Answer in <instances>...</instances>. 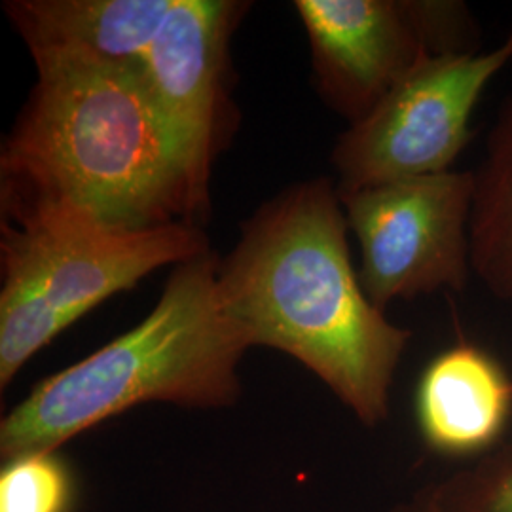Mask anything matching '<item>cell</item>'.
I'll return each mask as SVG.
<instances>
[{"mask_svg":"<svg viewBox=\"0 0 512 512\" xmlns=\"http://www.w3.org/2000/svg\"><path fill=\"white\" fill-rule=\"evenodd\" d=\"M348 234L332 179L291 186L241 224L234 251L219 262L217 287L253 348L291 355L374 429L389 418L412 332L366 296Z\"/></svg>","mask_w":512,"mask_h":512,"instance_id":"1","label":"cell"},{"mask_svg":"<svg viewBox=\"0 0 512 512\" xmlns=\"http://www.w3.org/2000/svg\"><path fill=\"white\" fill-rule=\"evenodd\" d=\"M141 67L37 69L2 143V211L69 205L129 232L203 219Z\"/></svg>","mask_w":512,"mask_h":512,"instance_id":"2","label":"cell"},{"mask_svg":"<svg viewBox=\"0 0 512 512\" xmlns=\"http://www.w3.org/2000/svg\"><path fill=\"white\" fill-rule=\"evenodd\" d=\"M209 251L175 266L135 329L46 378L0 423L4 461L59 446L139 404L224 408L241 395L249 336L228 315Z\"/></svg>","mask_w":512,"mask_h":512,"instance_id":"3","label":"cell"},{"mask_svg":"<svg viewBox=\"0 0 512 512\" xmlns=\"http://www.w3.org/2000/svg\"><path fill=\"white\" fill-rule=\"evenodd\" d=\"M209 251L198 224L116 230L69 205L2 211L0 387L110 296Z\"/></svg>","mask_w":512,"mask_h":512,"instance_id":"4","label":"cell"},{"mask_svg":"<svg viewBox=\"0 0 512 512\" xmlns=\"http://www.w3.org/2000/svg\"><path fill=\"white\" fill-rule=\"evenodd\" d=\"M321 99L361 122L427 57L480 52L459 0H296Z\"/></svg>","mask_w":512,"mask_h":512,"instance_id":"5","label":"cell"},{"mask_svg":"<svg viewBox=\"0 0 512 512\" xmlns=\"http://www.w3.org/2000/svg\"><path fill=\"white\" fill-rule=\"evenodd\" d=\"M512 63V29L492 50L427 57L332 150L338 194L452 171L490 82Z\"/></svg>","mask_w":512,"mask_h":512,"instance_id":"6","label":"cell"},{"mask_svg":"<svg viewBox=\"0 0 512 512\" xmlns=\"http://www.w3.org/2000/svg\"><path fill=\"white\" fill-rule=\"evenodd\" d=\"M340 200L361 249L359 279L376 308L437 291L459 293L475 274V171L370 186Z\"/></svg>","mask_w":512,"mask_h":512,"instance_id":"7","label":"cell"},{"mask_svg":"<svg viewBox=\"0 0 512 512\" xmlns=\"http://www.w3.org/2000/svg\"><path fill=\"white\" fill-rule=\"evenodd\" d=\"M247 10L238 0H173L141 67L202 217L211 169L234 129L228 44Z\"/></svg>","mask_w":512,"mask_h":512,"instance_id":"8","label":"cell"},{"mask_svg":"<svg viewBox=\"0 0 512 512\" xmlns=\"http://www.w3.org/2000/svg\"><path fill=\"white\" fill-rule=\"evenodd\" d=\"M173 0H10L4 12L37 69H137Z\"/></svg>","mask_w":512,"mask_h":512,"instance_id":"9","label":"cell"},{"mask_svg":"<svg viewBox=\"0 0 512 512\" xmlns=\"http://www.w3.org/2000/svg\"><path fill=\"white\" fill-rule=\"evenodd\" d=\"M414 410L421 440L431 452L475 461L505 442L512 421V374L488 349L459 340L423 368Z\"/></svg>","mask_w":512,"mask_h":512,"instance_id":"10","label":"cell"},{"mask_svg":"<svg viewBox=\"0 0 512 512\" xmlns=\"http://www.w3.org/2000/svg\"><path fill=\"white\" fill-rule=\"evenodd\" d=\"M473 272L512 308V93L501 103L475 171Z\"/></svg>","mask_w":512,"mask_h":512,"instance_id":"11","label":"cell"},{"mask_svg":"<svg viewBox=\"0 0 512 512\" xmlns=\"http://www.w3.org/2000/svg\"><path fill=\"white\" fill-rule=\"evenodd\" d=\"M429 488L440 512H512V440Z\"/></svg>","mask_w":512,"mask_h":512,"instance_id":"12","label":"cell"},{"mask_svg":"<svg viewBox=\"0 0 512 512\" xmlns=\"http://www.w3.org/2000/svg\"><path fill=\"white\" fill-rule=\"evenodd\" d=\"M71 478L55 454L6 461L0 475V512H67Z\"/></svg>","mask_w":512,"mask_h":512,"instance_id":"13","label":"cell"},{"mask_svg":"<svg viewBox=\"0 0 512 512\" xmlns=\"http://www.w3.org/2000/svg\"><path fill=\"white\" fill-rule=\"evenodd\" d=\"M393 512H440L439 505L433 497L431 488H425L423 492L414 495L410 501H406L403 505H399Z\"/></svg>","mask_w":512,"mask_h":512,"instance_id":"14","label":"cell"}]
</instances>
